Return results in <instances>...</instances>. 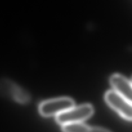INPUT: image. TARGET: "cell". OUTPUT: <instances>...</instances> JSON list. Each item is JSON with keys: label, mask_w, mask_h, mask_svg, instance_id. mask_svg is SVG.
Returning <instances> with one entry per match:
<instances>
[{"label": "cell", "mask_w": 132, "mask_h": 132, "mask_svg": "<svg viewBox=\"0 0 132 132\" xmlns=\"http://www.w3.org/2000/svg\"><path fill=\"white\" fill-rule=\"evenodd\" d=\"M111 85L114 91L131 102V82L123 76L115 73L110 77Z\"/></svg>", "instance_id": "obj_5"}, {"label": "cell", "mask_w": 132, "mask_h": 132, "mask_svg": "<svg viewBox=\"0 0 132 132\" xmlns=\"http://www.w3.org/2000/svg\"><path fill=\"white\" fill-rule=\"evenodd\" d=\"M94 113V108L91 104H85L73 106L55 116L58 123L64 125L71 122H79L88 118Z\"/></svg>", "instance_id": "obj_1"}, {"label": "cell", "mask_w": 132, "mask_h": 132, "mask_svg": "<svg viewBox=\"0 0 132 132\" xmlns=\"http://www.w3.org/2000/svg\"><path fill=\"white\" fill-rule=\"evenodd\" d=\"M0 94L21 103H27L30 98L29 94L24 89L8 79L0 80Z\"/></svg>", "instance_id": "obj_4"}, {"label": "cell", "mask_w": 132, "mask_h": 132, "mask_svg": "<svg viewBox=\"0 0 132 132\" xmlns=\"http://www.w3.org/2000/svg\"><path fill=\"white\" fill-rule=\"evenodd\" d=\"M89 132H111L109 130L99 127H90Z\"/></svg>", "instance_id": "obj_7"}, {"label": "cell", "mask_w": 132, "mask_h": 132, "mask_svg": "<svg viewBox=\"0 0 132 132\" xmlns=\"http://www.w3.org/2000/svg\"><path fill=\"white\" fill-rule=\"evenodd\" d=\"M90 127L81 122H71L62 125L63 132H89Z\"/></svg>", "instance_id": "obj_6"}, {"label": "cell", "mask_w": 132, "mask_h": 132, "mask_svg": "<svg viewBox=\"0 0 132 132\" xmlns=\"http://www.w3.org/2000/svg\"><path fill=\"white\" fill-rule=\"evenodd\" d=\"M105 100L111 107L118 112L126 119H131V102L114 90H109L105 94Z\"/></svg>", "instance_id": "obj_3"}, {"label": "cell", "mask_w": 132, "mask_h": 132, "mask_svg": "<svg viewBox=\"0 0 132 132\" xmlns=\"http://www.w3.org/2000/svg\"><path fill=\"white\" fill-rule=\"evenodd\" d=\"M73 106L74 101L72 99L59 97L42 102L39 106V110L44 116H56Z\"/></svg>", "instance_id": "obj_2"}]
</instances>
